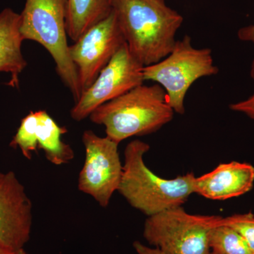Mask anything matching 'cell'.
I'll return each instance as SVG.
<instances>
[{
	"instance_id": "cell-19",
	"label": "cell",
	"mask_w": 254,
	"mask_h": 254,
	"mask_svg": "<svg viewBox=\"0 0 254 254\" xmlns=\"http://www.w3.org/2000/svg\"><path fill=\"white\" fill-rule=\"evenodd\" d=\"M133 245L138 254H165L159 249L155 248H155H150L138 241L133 242Z\"/></svg>"
},
{
	"instance_id": "cell-8",
	"label": "cell",
	"mask_w": 254,
	"mask_h": 254,
	"mask_svg": "<svg viewBox=\"0 0 254 254\" xmlns=\"http://www.w3.org/2000/svg\"><path fill=\"white\" fill-rule=\"evenodd\" d=\"M143 68L124 43L93 84L81 93L71 110V118L79 122L89 118L100 105L143 84Z\"/></svg>"
},
{
	"instance_id": "cell-16",
	"label": "cell",
	"mask_w": 254,
	"mask_h": 254,
	"mask_svg": "<svg viewBox=\"0 0 254 254\" xmlns=\"http://www.w3.org/2000/svg\"><path fill=\"white\" fill-rule=\"evenodd\" d=\"M220 223L232 227L245 239L250 250L254 254V215L252 213L235 214L221 217Z\"/></svg>"
},
{
	"instance_id": "cell-23",
	"label": "cell",
	"mask_w": 254,
	"mask_h": 254,
	"mask_svg": "<svg viewBox=\"0 0 254 254\" xmlns=\"http://www.w3.org/2000/svg\"><path fill=\"white\" fill-rule=\"evenodd\" d=\"M210 254H215L213 253V252H210Z\"/></svg>"
},
{
	"instance_id": "cell-3",
	"label": "cell",
	"mask_w": 254,
	"mask_h": 254,
	"mask_svg": "<svg viewBox=\"0 0 254 254\" xmlns=\"http://www.w3.org/2000/svg\"><path fill=\"white\" fill-rule=\"evenodd\" d=\"M174 113L163 87L142 84L100 105L89 118L105 127L106 136L120 143L158 131L173 120Z\"/></svg>"
},
{
	"instance_id": "cell-12",
	"label": "cell",
	"mask_w": 254,
	"mask_h": 254,
	"mask_svg": "<svg viewBox=\"0 0 254 254\" xmlns=\"http://www.w3.org/2000/svg\"><path fill=\"white\" fill-rule=\"evenodd\" d=\"M254 184L253 165L232 161L220 164L213 171L195 177L193 191L208 199L223 200L248 193Z\"/></svg>"
},
{
	"instance_id": "cell-13",
	"label": "cell",
	"mask_w": 254,
	"mask_h": 254,
	"mask_svg": "<svg viewBox=\"0 0 254 254\" xmlns=\"http://www.w3.org/2000/svg\"><path fill=\"white\" fill-rule=\"evenodd\" d=\"M21 15L6 8L0 13V72L10 73L8 86L18 88L19 75L27 66L21 52Z\"/></svg>"
},
{
	"instance_id": "cell-15",
	"label": "cell",
	"mask_w": 254,
	"mask_h": 254,
	"mask_svg": "<svg viewBox=\"0 0 254 254\" xmlns=\"http://www.w3.org/2000/svg\"><path fill=\"white\" fill-rule=\"evenodd\" d=\"M220 219L210 232L211 252L215 254H254L245 239L232 227L220 223Z\"/></svg>"
},
{
	"instance_id": "cell-4",
	"label": "cell",
	"mask_w": 254,
	"mask_h": 254,
	"mask_svg": "<svg viewBox=\"0 0 254 254\" xmlns=\"http://www.w3.org/2000/svg\"><path fill=\"white\" fill-rule=\"evenodd\" d=\"M67 0H26L21 15L23 40L37 42L54 60L56 71L75 103L81 95L77 71L71 60L66 31Z\"/></svg>"
},
{
	"instance_id": "cell-20",
	"label": "cell",
	"mask_w": 254,
	"mask_h": 254,
	"mask_svg": "<svg viewBox=\"0 0 254 254\" xmlns=\"http://www.w3.org/2000/svg\"><path fill=\"white\" fill-rule=\"evenodd\" d=\"M0 254H17V252L10 250L0 243Z\"/></svg>"
},
{
	"instance_id": "cell-1",
	"label": "cell",
	"mask_w": 254,
	"mask_h": 254,
	"mask_svg": "<svg viewBox=\"0 0 254 254\" xmlns=\"http://www.w3.org/2000/svg\"><path fill=\"white\" fill-rule=\"evenodd\" d=\"M112 7L128 50L142 66L171 53L183 17L165 0H112Z\"/></svg>"
},
{
	"instance_id": "cell-10",
	"label": "cell",
	"mask_w": 254,
	"mask_h": 254,
	"mask_svg": "<svg viewBox=\"0 0 254 254\" xmlns=\"http://www.w3.org/2000/svg\"><path fill=\"white\" fill-rule=\"evenodd\" d=\"M66 132V128L59 126L45 110L31 112L21 120L9 145L11 148H19L28 160L39 148L44 151L50 163L65 165L74 158L72 148L62 139Z\"/></svg>"
},
{
	"instance_id": "cell-18",
	"label": "cell",
	"mask_w": 254,
	"mask_h": 254,
	"mask_svg": "<svg viewBox=\"0 0 254 254\" xmlns=\"http://www.w3.org/2000/svg\"><path fill=\"white\" fill-rule=\"evenodd\" d=\"M237 35L241 41L252 42L254 45V24L240 28ZM250 73L251 76L254 81V59L252 63Z\"/></svg>"
},
{
	"instance_id": "cell-6",
	"label": "cell",
	"mask_w": 254,
	"mask_h": 254,
	"mask_svg": "<svg viewBox=\"0 0 254 254\" xmlns=\"http://www.w3.org/2000/svg\"><path fill=\"white\" fill-rule=\"evenodd\" d=\"M220 215H192L182 206L148 216L143 237L165 254H210V235Z\"/></svg>"
},
{
	"instance_id": "cell-5",
	"label": "cell",
	"mask_w": 254,
	"mask_h": 254,
	"mask_svg": "<svg viewBox=\"0 0 254 254\" xmlns=\"http://www.w3.org/2000/svg\"><path fill=\"white\" fill-rule=\"evenodd\" d=\"M218 71V66L214 64L211 50L194 48L191 38L187 35L176 41L166 58L143 68L144 81H155L163 87L168 104L180 115L185 113V97L193 83Z\"/></svg>"
},
{
	"instance_id": "cell-7",
	"label": "cell",
	"mask_w": 254,
	"mask_h": 254,
	"mask_svg": "<svg viewBox=\"0 0 254 254\" xmlns=\"http://www.w3.org/2000/svg\"><path fill=\"white\" fill-rule=\"evenodd\" d=\"M82 141L86 156L78 175V189L106 208L118 191L123 175L120 143L108 136H98L91 130L83 132Z\"/></svg>"
},
{
	"instance_id": "cell-9",
	"label": "cell",
	"mask_w": 254,
	"mask_h": 254,
	"mask_svg": "<svg viewBox=\"0 0 254 254\" xmlns=\"http://www.w3.org/2000/svg\"><path fill=\"white\" fill-rule=\"evenodd\" d=\"M125 42L113 9L69 46L81 93L88 89Z\"/></svg>"
},
{
	"instance_id": "cell-2",
	"label": "cell",
	"mask_w": 254,
	"mask_h": 254,
	"mask_svg": "<svg viewBox=\"0 0 254 254\" xmlns=\"http://www.w3.org/2000/svg\"><path fill=\"white\" fill-rule=\"evenodd\" d=\"M150 145L140 140L130 142L125 151V165L118 191L133 208L148 216L182 206L193 191V173L167 180L155 175L143 157Z\"/></svg>"
},
{
	"instance_id": "cell-17",
	"label": "cell",
	"mask_w": 254,
	"mask_h": 254,
	"mask_svg": "<svg viewBox=\"0 0 254 254\" xmlns=\"http://www.w3.org/2000/svg\"><path fill=\"white\" fill-rule=\"evenodd\" d=\"M230 109L240 112L254 120V93L248 99L230 105Z\"/></svg>"
},
{
	"instance_id": "cell-14",
	"label": "cell",
	"mask_w": 254,
	"mask_h": 254,
	"mask_svg": "<svg viewBox=\"0 0 254 254\" xmlns=\"http://www.w3.org/2000/svg\"><path fill=\"white\" fill-rule=\"evenodd\" d=\"M112 0H67L66 31L76 41L85 32L112 12Z\"/></svg>"
},
{
	"instance_id": "cell-22",
	"label": "cell",
	"mask_w": 254,
	"mask_h": 254,
	"mask_svg": "<svg viewBox=\"0 0 254 254\" xmlns=\"http://www.w3.org/2000/svg\"><path fill=\"white\" fill-rule=\"evenodd\" d=\"M4 176V174L0 173V182H1V180H2L3 177Z\"/></svg>"
},
{
	"instance_id": "cell-11",
	"label": "cell",
	"mask_w": 254,
	"mask_h": 254,
	"mask_svg": "<svg viewBox=\"0 0 254 254\" xmlns=\"http://www.w3.org/2000/svg\"><path fill=\"white\" fill-rule=\"evenodd\" d=\"M32 203L24 187L13 172L0 182V243L18 252L31 236Z\"/></svg>"
},
{
	"instance_id": "cell-21",
	"label": "cell",
	"mask_w": 254,
	"mask_h": 254,
	"mask_svg": "<svg viewBox=\"0 0 254 254\" xmlns=\"http://www.w3.org/2000/svg\"><path fill=\"white\" fill-rule=\"evenodd\" d=\"M17 254H26V252L23 250V249H21V250L18 251Z\"/></svg>"
}]
</instances>
